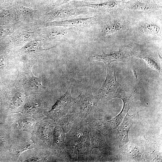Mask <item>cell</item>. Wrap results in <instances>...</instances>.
<instances>
[{"label":"cell","instance_id":"3","mask_svg":"<svg viewBox=\"0 0 162 162\" xmlns=\"http://www.w3.org/2000/svg\"><path fill=\"white\" fill-rule=\"evenodd\" d=\"M74 99L79 108V116L82 119L85 120L88 116H95V113L100 110L98 105L97 98L93 95L91 88L84 89Z\"/></svg>","mask_w":162,"mask_h":162},{"label":"cell","instance_id":"15","mask_svg":"<svg viewBox=\"0 0 162 162\" xmlns=\"http://www.w3.org/2000/svg\"><path fill=\"white\" fill-rule=\"evenodd\" d=\"M94 117V116H88L85 120L91 129L96 130L104 136L107 135L112 129L108 121Z\"/></svg>","mask_w":162,"mask_h":162},{"label":"cell","instance_id":"30","mask_svg":"<svg viewBox=\"0 0 162 162\" xmlns=\"http://www.w3.org/2000/svg\"><path fill=\"white\" fill-rule=\"evenodd\" d=\"M132 70H133V72H134V76H135V77L136 78V79L137 80V75L136 74V71L134 69H132Z\"/></svg>","mask_w":162,"mask_h":162},{"label":"cell","instance_id":"8","mask_svg":"<svg viewBox=\"0 0 162 162\" xmlns=\"http://www.w3.org/2000/svg\"><path fill=\"white\" fill-rule=\"evenodd\" d=\"M89 136L91 150L98 148L100 152V158L104 160L108 159L112 155V150L106 142L104 136L96 130L91 129Z\"/></svg>","mask_w":162,"mask_h":162},{"label":"cell","instance_id":"7","mask_svg":"<svg viewBox=\"0 0 162 162\" xmlns=\"http://www.w3.org/2000/svg\"><path fill=\"white\" fill-rule=\"evenodd\" d=\"M100 19V17L97 15L87 18H74L62 21H56L49 23L47 25L73 27L79 30H82L88 29L98 24Z\"/></svg>","mask_w":162,"mask_h":162},{"label":"cell","instance_id":"14","mask_svg":"<svg viewBox=\"0 0 162 162\" xmlns=\"http://www.w3.org/2000/svg\"><path fill=\"white\" fill-rule=\"evenodd\" d=\"M137 91L135 90L127 98H121L123 102V106L120 113L111 120L108 121L111 128L115 129L120 124L125 115L128 113L131 105L133 98Z\"/></svg>","mask_w":162,"mask_h":162},{"label":"cell","instance_id":"20","mask_svg":"<svg viewBox=\"0 0 162 162\" xmlns=\"http://www.w3.org/2000/svg\"><path fill=\"white\" fill-rule=\"evenodd\" d=\"M160 29V26L156 22H149L142 25L139 32L148 36L154 37L158 35Z\"/></svg>","mask_w":162,"mask_h":162},{"label":"cell","instance_id":"4","mask_svg":"<svg viewBox=\"0 0 162 162\" xmlns=\"http://www.w3.org/2000/svg\"><path fill=\"white\" fill-rule=\"evenodd\" d=\"M133 57V53L132 48L129 46L123 45L119 47L118 51H115L113 53L106 54L103 52L100 55L94 54L89 56L88 59L90 60L102 62L107 66L113 62H129Z\"/></svg>","mask_w":162,"mask_h":162},{"label":"cell","instance_id":"2","mask_svg":"<svg viewBox=\"0 0 162 162\" xmlns=\"http://www.w3.org/2000/svg\"><path fill=\"white\" fill-rule=\"evenodd\" d=\"M91 130L85 120L79 116L65 134V146H74L80 142L90 144L89 134Z\"/></svg>","mask_w":162,"mask_h":162},{"label":"cell","instance_id":"28","mask_svg":"<svg viewBox=\"0 0 162 162\" xmlns=\"http://www.w3.org/2000/svg\"><path fill=\"white\" fill-rule=\"evenodd\" d=\"M146 3L152 4H162V0H138Z\"/></svg>","mask_w":162,"mask_h":162},{"label":"cell","instance_id":"5","mask_svg":"<svg viewBox=\"0 0 162 162\" xmlns=\"http://www.w3.org/2000/svg\"><path fill=\"white\" fill-rule=\"evenodd\" d=\"M70 85L66 93L57 100L48 112L46 118L51 119L56 122L60 118L71 111V107L75 102L70 94Z\"/></svg>","mask_w":162,"mask_h":162},{"label":"cell","instance_id":"1","mask_svg":"<svg viewBox=\"0 0 162 162\" xmlns=\"http://www.w3.org/2000/svg\"><path fill=\"white\" fill-rule=\"evenodd\" d=\"M117 63L106 66V79L98 92V101L105 102L114 98L124 97L125 90L116 80V71Z\"/></svg>","mask_w":162,"mask_h":162},{"label":"cell","instance_id":"11","mask_svg":"<svg viewBox=\"0 0 162 162\" xmlns=\"http://www.w3.org/2000/svg\"><path fill=\"white\" fill-rule=\"evenodd\" d=\"M123 122L118 129L116 135L119 146H121L127 143L129 140L128 133L132 125L139 118L138 113L130 116L127 113Z\"/></svg>","mask_w":162,"mask_h":162},{"label":"cell","instance_id":"21","mask_svg":"<svg viewBox=\"0 0 162 162\" xmlns=\"http://www.w3.org/2000/svg\"><path fill=\"white\" fill-rule=\"evenodd\" d=\"M125 146L124 148V154L134 160H139L143 158V152H142L139 147L130 143Z\"/></svg>","mask_w":162,"mask_h":162},{"label":"cell","instance_id":"17","mask_svg":"<svg viewBox=\"0 0 162 162\" xmlns=\"http://www.w3.org/2000/svg\"><path fill=\"white\" fill-rule=\"evenodd\" d=\"M142 142L145 148V152L146 158L151 161H160L161 155L159 151L158 146L157 143H153L144 138Z\"/></svg>","mask_w":162,"mask_h":162},{"label":"cell","instance_id":"6","mask_svg":"<svg viewBox=\"0 0 162 162\" xmlns=\"http://www.w3.org/2000/svg\"><path fill=\"white\" fill-rule=\"evenodd\" d=\"M81 8H72L67 4L46 14L45 19L47 21H62L74 18L79 15L89 14L87 10Z\"/></svg>","mask_w":162,"mask_h":162},{"label":"cell","instance_id":"31","mask_svg":"<svg viewBox=\"0 0 162 162\" xmlns=\"http://www.w3.org/2000/svg\"><path fill=\"white\" fill-rule=\"evenodd\" d=\"M115 0L117 1H123V0Z\"/></svg>","mask_w":162,"mask_h":162},{"label":"cell","instance_id":"10","mask_svg":"<svg viewBox=\"0 0 162 162\" xmlns=\"http://www.w3.org/2000/svg\"><path fill=\"white\" fill-rule=\"evenodd\" d=\"M58 26L47 29L44 38L49 40H64L76 35L79 31L75 28Z\"/></svg>","mask_w":162,"mask_h":162},{"label":"cell","instance_id":"19","mask_svg":"<svg viewBox=\"0 0 162 162\" xmlns=\"http://www.w3.org/2000/svg\"><path fill=\"white\" fill-rule=\"evenodd\" d=\"M124 22L120 20H116L108 24L101 33L102 36L105 37L124 30L127 28Z\"/></svg>","mask_w":162,"mask_h":162},{"label":"cell","instance_id":"23","mask_svg":"<svg viewBox=\"0 0 162 162\" xmlns=\"http://www.w3.org/2000/svg\"><path fill=\"white\" fill-rule=\"evenodd\" d=\"M20 10L23 14L28 16H33L35 13L34 10L22 6L20 7Z\"/></svg>","mask_w":162,"mask_h":162},{"label":"cell","instance_id":"12","mask_svg":"<svg viewBox=\"0 0 162 162\" xmlns=\"http://www.w3.org/2000/svg\"><path fill=\"white\" fill-rule=\"evenodd\" d=\"M39 130V138L42 146L51 147L53 133L56 122L46 118L41 122Z\"/></svg>","mask_w":162,"mask_h":162},{"label":"cell","instance_id":"18","mask_svg":"<svg viewBox=\"0 0 162 162\" xmlns=\"http://www.w3.org/2000/svg\"><path fill=\"white\" fill-rule=\"evenodd\" d=\"M79 116V113L71 111L60 118L56 122V125L60 127L64 132L67 133L70 130Z\"/></svg>","mask_w":162,"mask_h":162},{"label":"cell","instance_id":"25","mask_svg":"<svg viewBox=\"0 0 162 162\" xmlns=\"http://www.w3.org/2000/svg\"><path fill=\"white\" fill-rule=\"evenodd\" d=\"M10 32L9 27L7 26H0V37H4L8 35Z\"/></svg>","mask_w":162,"mask_h":162},{"label":"cell","instance_id":"9","mask_svg":"<svg viewBox=\"0 0 162 162\" xmlns=\"http://www.w3.org/2000/svg\"><path fill=\"white\" fill-rule=\"evenodd\" d=\"M124 2L123 1L108 0L97 4H92L85 2H79L72 4V8L88 7L102 11H112L123 10Z\"/></svg>","mask_w":162,"mask_h":162},{"label":"cell","instance_id":"27","mask_svg":"<svg viewBox=\"0 0 162 162\" xmlns=\"http://www.w3.org/2000/svg\"><path fill=\"white\" fill-rule=\"evenodd\" d=\"M31 37V35L29 34H24L19 36L18 40L20 42H24L28 41Z\"/></svg>","mask_w":162,"mask_h":162},{"label":"cell","instance_id":"13","mask_svg":"<svg viewBox=\"0 0 162 162\" xmlns=\"http://www.w3.org/2000/svg\"><path fill=\"white\" fill-rule=\"evenodd\" d=\"M162 9V4L146 3L138 0H130L125 2L123 10L153 12Z\"/></svg>","mask_w":162,"mask_h":162},{"label":"cell","instance_id":"26","mask_svg":"<svg viewBox=\"0 0 162 162\" xmlns=\"http://www.w3.org/2000/svg\"><path fill=\"white\" fill-rule=\"evenodd\" d=\"M11 15V12L8 10L3 11L0 13V19L5 20L9 18Z\"/></svg>","mask_w":162,"mask_h":162},{"label":"cell","instance_id":"22","mask_svg":"<svg viewBox=\"0 0 162 162\" xmlns=\"http://www.w3.org/2000/svg\"><path fill=\"white\" fill-rule=\"evenodd\" d=\"M137 57L139 58L143 59L146 63L147 65L151 68L154 69L159 73L161 74V69L160 64H159L158 62L153 57L147 55H139Z\"/></svg>","mask_w":162,"mask_h":162},{"label":"cell","instance_id":"24","mask_svg":"<svg viewBox=\"0 0 162 162\" xmlns=\"http://www.w3.org/2000/svg\"><path fill=\"white\" fill-rule=\"evenodd\" d=\"M74 0H58L55 2L52 5V6L53 8H56L59 6L62 5L64 4L68 3L70 1ZM81 0L83 1H90L96 2L98 0Z\"/></svg>","mask_w":162,"mask_h":162},{"label":"cell","instance_id":"29","mask_svg":"<svg viewBox=\"0 0 162 162\" xmlns=\"http://www.w3.org/2000/svg\"><path fill=\"white\" fill-rule=\"evenodd\" d=\"M4 58H3L1 56H0V66H1V65L0 64H2V66H3L4 64L3 63V62H4Z\"/></svg>","mask_w":162,"mask_h":162},{"label":"cell","instance_id":"16","mask_svg":"<svg viewBox=\"0 0 162 162\" xmlns=\"http://www.w3.org/2000/svg\"><path fill=\"white\" fill-rule=\"evenodd\" d=\"M65 134L60 127L56 125L53 133L51 147L61 155L65 145Z\"/></svg>","mask_w":162,"mask_h":162}]
</instances>
